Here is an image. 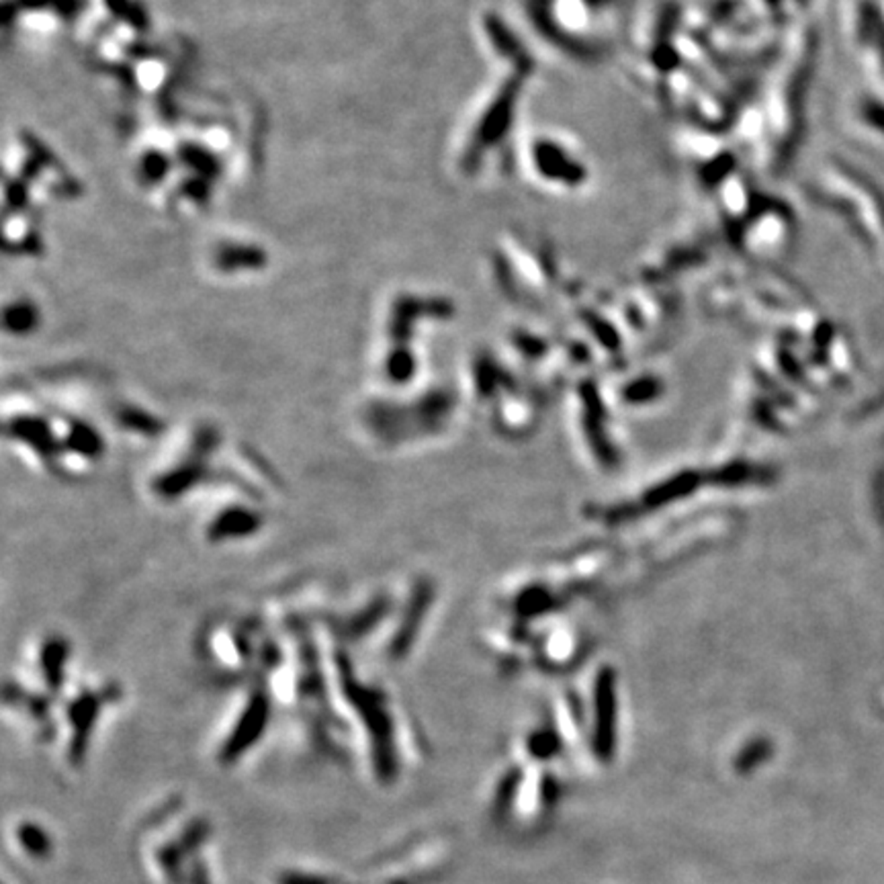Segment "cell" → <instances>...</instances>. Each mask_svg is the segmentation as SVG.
I'll list each match as a JSON object with an SVG mask.
<instances>
[{"mask_svg": "<svg viewBox=\"0 0 884 884\" xmlns=\"http://www.w3.org/2000/svg\"><path fill=\"white\" fill-rule=\"evenodd\" d=\"M860 115L868 126L880 129L884 134V105L876 103V100H864L860 107Z\"/></svg>", "mask_w": 884, "mask_h": 884, "instance_id": "3", "label": "cell"}, {"mask_svg": "<svg viewBox=\"0 0 884 884\" xmlns=\"http://www.w3.org/2000/svg\"><path fill=\"white\" fill-rule=\"evenodd\" d=\"M11 317H14V322L9 325H14V330H23L29 325V322H25V320H31L33 311L29 308H17V309H11L9 314H6V320H11Z\"/></svg>", "mask_w": 884, "mask_h": 884, "instance_id": "5", "label": "cell"}, {"mask_svg": "<svg viewBox=\"0 0 884 884\" xmlns=\"http://www.w3.org/2000/svg\"><path fill=\"white\" fill-rule=\"evenodd\" d=\"M263 258L264 256L255 248H228V250L221 252L220 263L226 264V268H234L236 264H240V266H250L252 263L260 264V260Z\"/></svg>", "mask_w": 884, "mask_h": 884, "instance_id": "2", "label": "cell"}, {"mask_svg": "<svg viewBox=\"0 0 884 884\" xmlns=\"http://www.w3.org/2000/svg\"><path fill=\"white\" fill-rule=\"evenodd\" d=\"M526 162H531L528 166H531L536 183L565 188V191H576L590 177L585 162L559 137H534L528 143Z\"/></svg>", "mask_w": 884, "mask_h": 884, "instance_id": "1", "label": "cell"}, {"mask_svg": "<svg viewBox=\"0 0 884 884\" xmlns=\"http://www.w3.org/2000/svg\"><path fill=\"white\" fill-rule=\"evenodd\" d=\"M143 169H146L148 178H156V177H162L166 172V162L162 160L160 156L150 154V156H146V160H143Z\"/></svg>", "mask_w": 884, "mask_h": 884, "instance_id": "4", "label": "cell"}]
</instances>
